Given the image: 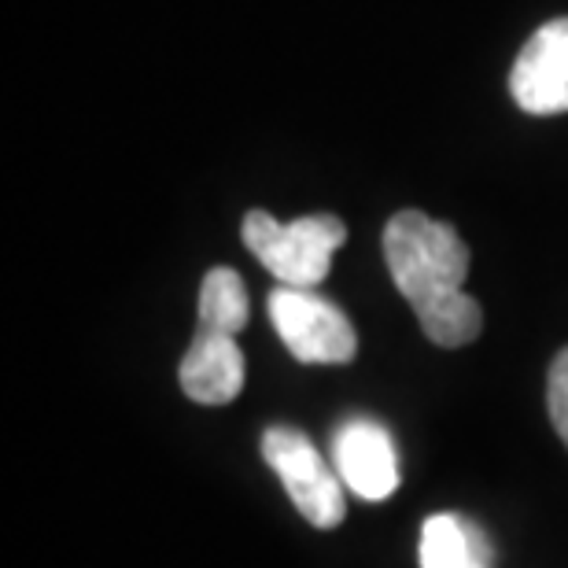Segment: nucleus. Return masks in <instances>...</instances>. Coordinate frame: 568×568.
<instances>
[{"label":"nucleus","instance_id":"1","mask_svg":"<svg viewBox=\"0 0 568 568\" xmlns=\"http://www.w3.org/2000/svg\"><path fill=\"white\" fill-rule=\"evenodd\" d=\"M384 263L432 344L465 347L480 336L484 311L462 292L469 277V247L450 222L428 219L425 211L392 214L384 225Z\"/></svg>","mask_w":568,"mask_h":568},{"label":"nucleus","instance_id":"2","mask_svg":"<svg viewBox=\"0 0 568 568\" xmlns=\"http://www.w3.org/2000/svg\"><path fill=\"white\" fill-rule=\"evenodd\" d=\"M344 244L347 225L336 214H306L295 222H277L270 211L244 214V247L288 288H317Z\"/></svg>","mask_w":568,"mask_h":568},{"label":"nucleus","instance_id":"3","mask_svg":"<svg viewBox=\"0 0 568 568\" xmlns=\"http://www.w3.org/2000/svg\"><path fill=\"white\" fill-rule=\"evenodd\" d=\"M263 458L281 476L284 491L300 517L314 528H339L347 517L344 476L322 458L311 436L292 425H270L263 432Z\"/></svg>","mask_w":568,"mask_h":568},{"label":"nucleus","instance_id":"4","mask_svg":"<svg viewBox=\"0 0 568 568\" xmlns=\"http://www.w3.org/2000/svg\"><path fill=\"white\" fill-rule=\"evenodd\" d=\"M270 322L288 355L303 366H347L358 351L351 317L336 303L322 300L314 288L277 284L270 292Z\"/></svg>","mask_w":568,"mask_h":568},{"label":"nucleus","instance_id":"5","mask_svg":"<svg viewBox=\"0 0 568 568\" xmlns=\"http://www.w3.org/2000/svg\"><path fill=\"white\" fill-rule=\"evenodd\" d=\"M509 93L525 115L568 111V16L550 19L525 41L509 71Z\"/></svg>","mask_w":568,"mask_h":568},{"label":"nucleus","instance_id":"6","mask_svg":"<svg viewBox=\"0 0 568 568\" xmlns=\"http://www.w3.org/2000/svg\"><path fill=\"white\" fill-rule=\"evenodd\" d=\"M336 473L344 476L347 491L366 503H384L399 487V454L392 432L373 417H351L336 432Z\"/></svg>","mask_w":568,"mask_h":568},{"label":"nucleus","instance_id":"7","mask_svg":"<svg viewBox=\"0 0 568 568\" xmlns=\"http://www.w3.org/2000/svg\"><path fill=\"white\" fill-rule=\"evenodd\" d=\"M181 392L200 406H225L244 388V351L236 347V336L196 328V339L181 358L178 369Z\"/></svg>","mask_w":568,"mask_h":568},{"label":"nucleus","instance_id":"8","mask_svg":"<svg viewBox=\"0 0 568 568\" xmlns=\"http://www.w3.org/2000/svg\"><path fill=\"white\" fill-rule=\"evenodd\" d=\"M491 542L473 520L436 514L422 528V568H491Z\"/></svg>","mask_w":568,"mask_h":568},{"label":"nucleus","instance_id":"9","mask_svg":"<svg viewBox=\"0 0 568 568\" xmlns=\"http://www.w3.org/2000/svg\"><path fill=\"white\" fill-rule=\"evenodd\" d=\"M247 288L236 270L214 266L200 284V328H214V333L236 336L247 325Z\"/></svg>","mask_w":568,"mask_h":568},{"label":"nucleus","instance_id":"10","mask_svg":"<svg viewBox=\"0 0 568 568\" xmlns=\"http://www.w3.org/2000/svg\"><path fill=\"white\" fill-rule=\"evenodd\" d=\"M547 406H550V422L558 428L561 443L568 447V347L558 351L550 366V381H547Z\"/></svg>","mask_w":568,"mask_h":568}]
</instances>
